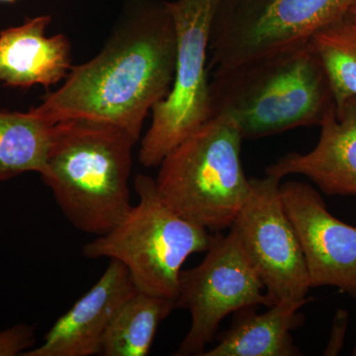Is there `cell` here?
<instances>
[{
  "label": "cell",
  "instance_id": "13",
  "mask_svg": "<svg viewBox=\"0 0 356 356\" xmlns=\"http://www.w3.org/2000/svg\"><path fill=\"white\" fill-rule=\"evenodd\" d=\"M51 16L41 15L0 32V81L10 86L50 88L72 70L70 41L44 35Z\"/></svg>",
  "mask_w": 356,
  "mask_h": 356
},
{
  "label": "cell",
  "instance_id": "6",
  "mask_svg": "<svg viewBox=\"0 0 356 356\" xmlns=\"http://www.w3.org/2000/svg\"><path fill=\"white\" fill-rule=\"evenodd\" d=\"M177 34L172 86L152 109L153 121L140 144L139 161L147 168L163 159L213 117L207 60L212 23L220 0L163 1Z\"/></svg>",
  "mask_w": 356,
  "mask_h": 356
},
{
  "label": "cell",
  "instance_id": "5",
  "mask_svg": "<svg viewBox=\"0 0 356 356\" xmlns=\"http://www.w3.org/2000/svg\"><path fill=\"white\" fill-rule=\"evenodd\" d=\"M135 189L138 203L108 233L86 243L84 257L118 261L139 291L177 302L182 266L207 250L212 235L168 207L154 178L138 175Z\"/></svg>",
  "mask_w": 356,
  "mask_h": 356
},
{
  "label": "cell",
  "instance_id": "18",
  "mask_svg": "<svg viewBox=\"0 0 356 356\" xmlns=\"http://www.w3.org/2000/svg\"><path fill=\"white\" fill-rule=\"evenodd\" d=\"M34 330L19 325L0 332V355H17L34 346Z\"/></svg>",
  "mask_w": 356,
  "mask_h": 356
},
{
  "label": "cell",
  "instance_id": "8",
  "mask_svg": "<svg viewBox=\"0 0 356 356\" xmlns=\"http://www.w3.org/2000/svg\"><path fill=\"white\" fill-rule=\"evenodd\" d=\"M177 308L191 312V325L178 356H202L229 314L248 307L273 306L254 264L235 232L212 235L202 261L181 271Z\"/></svg>",
  "mask_w": 356,
  "mask_h": 356
},
{
  "label": "cell",
  "instance_id": "7",
  "mask_svg": "<svg viewBox=\"0 0 356 356\" xmlns=\"http://www.w3.org/2000/svg\"><path fill=\"white\" fill-rule=\"evenodd\" d=\"M355 4L356 0H220L208 67L228 69L308 43Z\"/></svg>",
  "mask_w": 356,
  "mask_h": 356
},
{
  "label": "cell",
  "instance_id": "20",
  "mask_svg": "<svg viewBox=\"0 0 356 356\" xmlns=\"http://www.w3.org/2000/svg\"><path fill=\"white\" fill-rule=\"evenodd\" d=\"M348 17L350 18L351 22L356 26V4L350 9V13L348 14Z\"/></svg>",
  "mask_w": 356,
  "mask_h": 356
},
{
  "label": "cell",
  "instance_id": "15",
  "mask_svg": "<svg viewBox=\"0 0 356 356\" xmlns=\"http://www.w3.org/2000/svg\"><path fill=\"white\" fill-rule=\"evenodd\" d=\"M175 303V300L138 290L115 313L103 337L99 355H149L159 325L177 308Z\"/></svg>",
  "mask_w": 356,
  "mask_h": 356
},
{
  "label": "cell",
  "instance_id": "19",
  "mask_svg": "<svg viewBox=\"0 0 356 356\" xmlns=\"http://www.w3.org/2000/svg\"><path fill=\"white\" fill-rule=\"evenodd\" d=\"M348 318L350 315L348 312L337 310L332 322L331 337L324 351L325 355H337L343 348L344 337L348 330Z\"/></svg>",
  "mask_w": 356,
  "mask_h": 356
},
{
  "label": "cell",
  "instance_id": "16",
  "mask_svg": "<svg viewBox=\"0 0 356 356\" xmlns=\"http://www.w3.org/2000/svg\"><path fill=\"white\" fill-rule=\"evenodd\" d=\"M53 126L32 110L0 111V182L25 172H43Z\"/></svg>",
  "mask_w": 356,
  "mask_h": 356
},
{
  "label": "cell",
  "instance_id": "14",
  "mask_svg": "<svg viewBox=\"0 0 356 356\" xmlns=\"http://www.w3.org/2000/svg\"><path fill=\"white\" fill-rule=\"evenodd\" d=\"M304 302H280L257 314V307L235 312L233 323L217 337L218 343L202 356H300L292 332L305 322Z\"/></svg>",
  "mask_w": 356,
  "mask_h": 356
},
{
  "label": "cell",
  "instance_id": "9",
  "mask_svg": "<svg viewBox=\"0 0 356 356\" xmlns=\"http://www.w3.org/2000/svg\"><path fill=\"white\" fill-rule=\"evenodd\" d=\"M280 179L252 178V191L232 225L266 287L273 306L311 302V284L298 234L288 216Z\"/></svg>",
  "mask_w": 356,
  "mask_h": 356
},
{
  "label": "cell",
  "instance_id": "2",
  "mask_svg": "<svg viewBox=\"0 0 356 356\" xmlns=\"http://www.w3.org/2000/svg\"><path fill=\"white\" fill-rule=\"evenodd\" d=\"M137 142L127 131L103 122L69 119L54 124L41 177L74 228L105 235L128 214Z\"/></svg>",
  "mask_w": 356,
  "mask_h": 356
},
{
  "label": "cell",
  "instance_id": "1",
  "mask_svg": "<svg viewBox=\"0 0 356 356\" xmlns=\"http://www.w3.org/2000/svg\"><path fill=\"white\" fill-rule=\"evenodd\" d=\"M177 34L165 2L136 11L104 49L72 67L64 86L32 108L51 124L69 119L111 124L139 140L149 110L170 91Z\"/></svg>",
  "mask_w": 356,
  "mask_h": 356
},
{
  "label": "cell",
  "instance_id": "4",
  "mask_svg": "<svg viewBox=\"0 0 356 356\" xmlns=\"http://www.w3.org/2000/svg\"><path fill=\"white\" fill-rule=\"evenodd\" d=\"M243 140L231 119L213 116L161 161L154 179L159 197L210 233L231 228L252 191L241 159Z\"/></svg>",
  "mask_w": 356,
  "mask_h": 356
},
{
  "label": "cell",
  "instance_id": "11",
  "mask_svg": "<svg viewBox=\"0 0 356 356\" xmlns=\"http://www.w3.org/2000/svg\"><path fill=\"white\" fill-rule=\"evenodd\" d=\"M138 291L124 264L110 259L102 277L58 318L43 343L24 356L99 355L103 337L122 304Z\"/></svg>",
  "mask_w": 356,
  "mask_h": 356
},
{
  "label": "cell",
  "instance_id": "10",
  "mask_svg": "<svg viewBox=\"0 0 356 356\" xmlns=\"http://www.w3.org/2000/svg\"><path fill=\"white\" fill-rule=\"evenodd\" d=\"M280 191L303 248L311 288L336 287L356 301V227L332 215L311 185L287 181Z\"/></svg>",
  "mask_w": 356,
  "mask_h": 356
},
{
  "label": "cell",
  "instance_id": "21",
  "mask_svg": "<svg viewBox=\"0 0 356 356\" xmlns=\"http://www.w3.org/2000/svg\"><path fill=\"white\" fill-rule=\"evenodd\" d=\"M16 0H0V2H9V3H13V2H15Z\"/></svg>",
  "mask_w": 356,
  "mask_h": 356
},
{
  "label": "cell",
  "instance_id": "22",
  "mask_svg": "<svg viewBox=\"0 0 356 356\" xmlns=\"http://www.w3.org/2000/svg\"><path fill=\"white\" fill-rule=\"evenodd\" d=\"M353 355L356 356V346H355V350H353Z\"/></svg>",
  "mask_w": 356,
  "mask_h": 356
},
{
  "label": "cell",
  "instance_id": "12",
  "mask_svg": "<svg viewBox=\"0 0 356 356\" xmlns=\"http://www.w3.org/2000/svg\"><path fill=\"white\" fill-rule=\"evenodd\" d=\"M320 127V140L311 152L281 156L266 175L280 180L304 175L327 195L356 197V97L330 110Z\"/></svg>",
  "mask_w": 356,
  "mask_h": 356
},
{
  "label": "cell",
  "instance_id": "17",
  "mask_svg": "<svg viewBox=\"0 0 356 356\" xmlns=\"http://www.w3.org/2000/svg\"><path fill=\"white\" fill-rule=\"evenodd\" d=\"M324 67L336 108L356 97V26L348 15L311 39Z\"/></svg>",
  "mask_w": 356,
  "mask_h": 356
},
{
  "label": "cell",
  "instance_id": "3",
  "mask_svg": "<svg viewBox=\"0 0 356 356\" xmlns=\"http://www.w3.org/2000/svg\"><path fill=\"white\" fill-rule=\"evenodd\" d=\"M210 90L213 116L231 119L243 139L320 125L336 106L311 42L215 70Z\"/></svg>",
  "mask_w": 356,
  "mask_h": 356
}]
</instances>
